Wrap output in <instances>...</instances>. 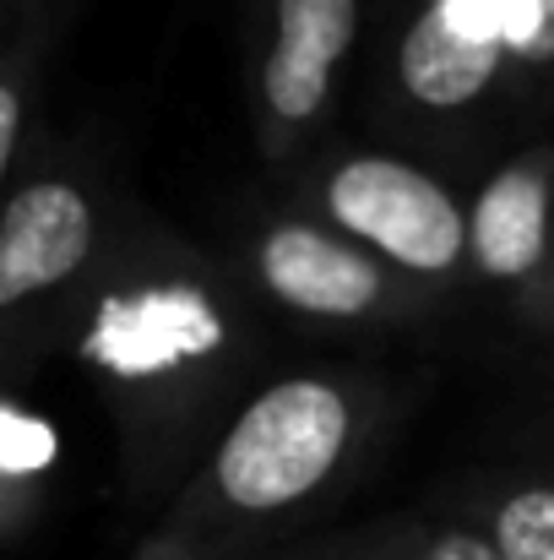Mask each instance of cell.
<instances>
[{"label": "cell", "instance_id": "cell-1", "mask_svg": "<svg viewBox=\"0 0 554 560\" xmlns=\"http://www.w3.org/2000/svg\"><path fill=\"white\" fill-rule=\"evenodd\" d=\"M349 397L327 381H283L261 392L217 452V495L234 512H283L321 490L349 446Z\"/></svg>", "mask_w": 554, "mask_h": 560}, {"label": "cell", "instance_id": "cell-2", "mask_svg": "<svg viewBox=\"0 0 554 560\" xmlns=\"http://www.w3.org/2000/svg\"><path fill=\"white\" fill-rule=\"evenodd\" d=\"M327 207L349 234L380 245L408 272H451L473 240V223L446 186L397 159H349L327 186Z\"/></svg>", "mask_w": 554, "mask_h": 560}, {"label": "cell", "instance_id": "cell-3", "mask_svg": "<svg viewBox=\"0 0 554 560\" xmlns=\"http://www.w3.org/2000/svg\"><path fill=\"white\" fill-rule=\"evenodd\" d=\"M93 245V207L66 180H38L11 196L0 218V305H22L71 278Z\"/></svg>", "mask_w": 554, "mask_h": 560}, {"label": "cell", "instance_id": "cell-4", "mask_svg": "<svg viewBox=\"0 0 554 560\" xmlns=\"http://www.w3.org/2000/svg\"><path fill=\"white\" fill-rule=\"evenodd\" d=\"M354 0H278V38L261 71L267 104L283 120H310L332 88L338 60L354 44Z\"/></svg>", "mask_w": 554, "mask_h": 560}, {"label": "cell", "instance_id": "cell-5", "mask_svg": "<svg viewBox=\"0 0 554 560\" xmlns=\"http://www.w3.org/2000/svg\"><path fill=\"white\" fill-rule=\"evenodd\" d=\"M261 278L278 300L310 316H365L380 300V272L359 250L327 240L321 229L283 223L261 240Z\"/></svg>", "mask_w": 554, "mask_h": 560}, {"label": "cell", "instance_id": "cell-6", "mask_svg": "<svg viewBox=\"0 0 554 560\" xmlns=\"http://www.w3.org/2000/svg\"><path fill=\"white\" fill-rule=\"evenodd\" d=\"M495 66H500V49L468 27H457L440 5H429L408 38H402V88L429 104V109H457L468 98H479L490 82H495Z\"/></svg>", "mask_w": 554, "mask_h": 560}, {"label": "cell", "instance_id": "cell-7", "mask_svg": "<svg viewBox=\"0 0 554 560\" xmlns=\"http://www.w3.org/2000/svg\"><path fill=\"white\" fill-rule=\"evenodd\" d=\"M550 240V186L533 170H506L484 190L473 218V250L490 278H522L539 267Z\"/></svg>", "mask_w": 554, "mask_h": 560}, {"label": "cell", "instance_id": "cell-8", "mask_svg": "<svg viewBox=\"0 0 554 560\" xmlns=\"http://www.w3.org/2000/svg\"><path fill=\"white\" fill-rule=\"evenodd\" d=\"M500 560H554V485H528L500 501L490 523Z\"/></svg>", "mask_w": 554, "mask_h": 560}, {"label": "cell", "instance_id": "cell-9", "mask_svg": "<svg viewBox=\"0 0 554 560\" xmlns=\"http://www.w3.org/2000/svg\"><path fill=\"white\" fill-rule=\"evenodd\" d=\"M517 55L522 60H554V0H522Z\"/></svg>", "mask_w": 554, "mask_h": 560}, {"label": "cell", "instance_id": "cell-10", "mask_svg": "<svg viewBox=\"0 0 554 560\" xmlns=\"http://www.w3.org/2000/svg\"><path fill=\"white\" fill-rule=\"evenodd\" d=\"M16 137H22V98L16 88H0V164H11Z\"/></svg>", "mask_w": 554, "mask_h": 560}]
</instances>
